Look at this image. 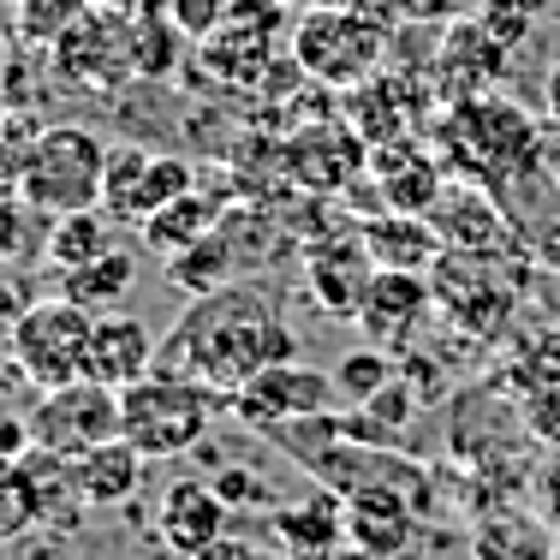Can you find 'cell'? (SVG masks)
<instances>
[{
	"label": "cell",
	"instance_id": "cell-42",
	"mask_svg": "<svg viewBox=\"0 0 560 560\" xmlns=\"http://www.w3.org/2000/svg\"><path fill=\"white\" fill-rule=\"evenodd\" d=\"M197 560H275V549H262V542L233 537V530H226V537H215V542H209V549L197 555Z\"/></svg>",
	"mask_w": 560,
	"mask_h": 560
},
{
	"label": "cell",
	"instance_id": "cell-27",
	"mask_svg": "<svg viewBox=\"0 0 560 560\" xmlns=\"http://www.w3.org/2000/svg\"><path fill=\"white\" fill-rule=\"evenodd\" d=\"M221 215H226V203H221V197L191 191V197H179V203H167L162 215H150V221H143V245H150V250H162V257L173 262L179 250H191L197 238H209V233H215Z\"/></svg>",
	"mask_w": 560,
	"mask_h": 560
},
{
	"label": "cell",
	"instance_id": "cell-36",
	"mask_svg": "<svg viewBox=\"0 0 560 560\" xmlns=\"http://www.w3.org/2000/svg\"><path fill=\"white\" fill-rule=\"evenodd\" d=\"M477 19H483V31L495 36V43H506V48H518L530 31H537V19H530L518 0H483V7H477Z\"/></svg>",
	"mask_w": 560,
	"mask_h": 560
},
{
	"label": "cell",
	"instance_id": "cell-44",
	"mask_svg": "<svg viewBox=\"0 0 560 560\" xmlns=\"http://www.w3.org/2000/svg\"><path fill=\"white\" fill-rule=\"evenodd\" d=\"M12 179H19V143H12V131L0 126V191H7Z\"/></svg>",
	"mask_w": 560,
	"mask_h": 560
},
{
	"label": "cell",
	"instance_id": "cell-22",
	"mask_svg": "<svg viewBox=\"0 0 560 560\" xmlns=\"http://www.w3.org/2000/svg\"><path fill=\"white\" fill-rule=\"evenodd\" d=\"M197 60H203V78H215L226 90H250L275 60V36L262 31H238V24H221L215 36L197 43Z\"/></svg>",
	"mask_w": 560,
	"mask_h": 560
},
{
	"label": "cell",
	"instance_id": "cell-28",
	"mask_svg": "<svg viewBox=\"0 0 560 560\" xmlns=\"http://www.w3.org/2000/svg\"><path fill=\"white\" fill-rule=\"evenodd\" d=\"M269 442L287 453L292 465H304V471L316 477L346 442H352V435H346V406H335V411H311V418L280 423V430H269Z\"/></svg>",
	"mask_w": 560,
	"mask_h": 560
},
{
	"label": "cell",
	"instance_id": "cell-4",
	"mask_svg": "<svg viewBox=\"0 0 560 560\" xmlns=\"http://www.w3.org/2000/svg\"><path fill=\"white\" fill-rule=\"evenodd\" d=\"M226 399L215 388L191 376H173V370H155L138 388L119 394V435L143 453V459H185L209 442V423Z\"/></svg>",
	"mask_w": 560,
	"mask_h": 560
},
{
	"label": "cell",
	"instance_id": "cell-9",
	"mask_svg": "<svg viewBox=\"0 0 560 560\" xmlns=\"http://www.w3.org/2000/svg\"><path fill=\"white\" fill-rule=\"evenodd\" d=\"M55 72H60V84L90 90V96L119 90L131 72H138L131 19H126V12H114V7H90L84 19H78L72 31L55 43Z\"/></svg>",
	"mask_w": 560,
	"mask_h": 560
},
{
	"label": "cell",
	"instance_id": "cell-38",
	"mask_svg": "<svg viewBox=\"0 0 560 560\" xmlns=\"http://www.w3.org/2000/svg\"><path fill=\"white\" fill-rule=\"evenodd\" d=\"M209 483H215V495L226 501V513H245V506H262V501H269V495H262L269 483H262V477L250 471V465H221V471L209 477Z\"/></svg>",
	"mask_w": 560,
	"mask_h": 560
},
{
	"label": "cell",
	"instance_id": "cell-23",
	"mask_svg": "<svg viewBox=\"0 0 560 560\" xmlns=\"http://www.w3.org/2000/svg\"><path fill=\"white\" fill-rule=\"evenodd\" d=\"M471 555L477 560H555L560 537L542 525V518L518 513V506H501V513H489L483 525H477Z\"/></svg>",
	"mask_w": 560,
	"mask_h": 560
},
{
	"label": "cell",
	"instance_id": "cell-25",
	"mask_svg": "<svg viewBox=\"0 0 560 560\" xmlns=\"http://www.w3.org/2000/svg\"><path fill=\"white\" fill-rule=\"evenodd\" d=\"M138 287V250H126V245H114V250H102L96 262H84V269H66L60 275V299H72V304H84V311H114L126 292Z\"/></svg>",
	"mask_w": 560,
	"mask_h": 560
},
{
	"label": "cell",
	"instance_id": "cell-37",
	"mask_svg": "<svg viewBox=\"0 0 560 560\" xmlns=\"http://www.w3.org/2000/svg\"><path fill=\"white\" fill-rule=\"evenodd\" d=\"M31 215H36V209L7 185V191H0V257H7V262H19L24 245H31Z\"/></svg>",
	"mask_w": 560,
	"mask_h": 560
},
{
	"label": "cell",
	"instance_id": "cell-33",
	"mask_svg": "<svg viewBox=\"0 0 560 560\" xmlns=\"http://www.w3.org/2000/svg\"><path fill=\"white\" fill-rule=\"evenodd\" d=\"M179 24L167 12L143 7L131 12V48H138V78H167L173 72V55H179Z\"/></svg>",
	"mask_w": 560,
	"mask_h": 560
},
{
	"label": "cell",
	"instance_id": "cell-2",
	"mask_svg": "<svg viewBox=\"0 0 560 560\" xmlns=\"http://www.w3.org/2000/svg\"><path fill=\"white\" fill-rule=\"evenodd\" d=\"M435 150L453 179H471L483 191L506 197L518 179L542 173V131L525 108H513L506 96H465L447 102L442 126H435Z\"/></svg>",
	"mask_w": 560,
	"mask_h": 560
},
{
	"label": "cell",
	"instance_id": "cell-1",
	"mask_svg": "<svg viewBox=\"0 0 560 560\" xmlns=\"http://www.w3.org/2000/svg\"><path fill=\"white\" fill-rule=\"evenodd\" d=\"M292 358H299V328L287 323L275 292L250 287V280L191 299V311L173 323V335H162V370L215 388L226 406L250 376L292 364Z\"/></svg>",
	"mask_w": 560,
	"mask_h": 560
},
{
	"label": "cell",
	"instance_id": "cell-21",
	"mask_svg": "<svg viewBox=\"0 0 560 560\" xmlns=\"http://www.w3.org/2000/svg\"><path fill=\"white\" fill-rule=\"evenodd\" d=\"M358 233H364L376 269H411V275H423V269H435V262H442V250H447L430 215H399V209H382V215L364 221Z\"/></svg>",
	"mask_w": 560,
	"mask_h": 560
},
{
	"label": "cell",
	"instance_id": "cell-29",
	"mask_svg": "<svg viewBox=\"0 0 560 560\" xmlns=\"http://www.w3.org/2000/svg\"><path fill=\"white\" fill-rule=\"evenodd\" d=\"M245 275V262H238V250L226 245V233L215 226L209 238H197L191 250H179V257L167 262V280L179 292H191V299H203V292H221V287H233V280Z\"/></svg>",
	"mask_w": 560,
	"mask_h": 560
},
{
	"label": "cell",
	"instance_id": "cell-5",
	"mask_svg": "<svg viewBox=\"0 0 560 560\" xmlns=\"http://www.w3.org/2000/svg\"><path fill=\"white\" fill-rule=\"evenodd\" d=\"M102 173H108V143L90 126H43L19 150L12 191L36 215H78V209H102Z\"/></svg>",
	"mask_w": 560,
	"mask_h": 560
},
{
	"label": "cell",
	"instance_id": "cell-24",
	"mask_svg": "<svg viewBox=\"0 0 560 560\" xmlns=\"http://www.w3.org/2000/svg\"><path fill=\"white\" fill-rule=\"evenodd\" d=\"M143 471H150V459H143L126 435H114L108 447H96V453L78 459V477H84V495H90L96 513H102V506H126L143 489Z\"/></svg>",
	"mask_w": 560,
	"mask_h": 560
},
{
	"label": "cell",
	"instance_id": "cell-13",
	"mask_svg": "<svg viewBox=\"0 0 560 560\" xmlns=\"http://www.w3.org/2000/svg\"><path fill=\"white\" fill-rule=\"evenodd\" d=\"M226 525H233V513H226L209 477H179L155 501V542L179 560H197L215 537H226Z\"/></svg>",
	"mask_w": 560,
	"mask_h": 560
},
{
	"label": "cell",
	"instance_id": "cell-48",
	"mask_svg": "<svg viewBox=\"0 0 560 560\" xmlns=\"http://www.w3.org/2000/svg\"><path fill=\"white\" fill-rule=\"evenodd\" d=\"M12 7H24V0H12Z\"/></svg>",
	"mask_w": 560,
	"mask_h": 560
},
{
	"label": "cell",
	"instance_id": "cell-7",
	"mask_svg": "<svg viewBox=\"0 0 560 560\" xmlns=\"http://www.w3.org/2000/svg\"><path fill=\"white\" fill-rule=\"evenodd\" d=\"M530 262H506V257H471V250H442L430 287H435V311L453 328H465L471 340H495L506 328V316L518 311V280Z\"/></svg>",
	"mask_w": 560,
	"mask_h": 560
},
{
	"label": "cell",
	"instance_id": "cell-6",
	"mask_svg": "<svg viewBox=\"0 0 560 560\" xmlns=\"http://www.w3.org/2000/svg\"><path fill=\"white\" fill-rule=\"evenodd\" d=\"M90 335H96V311L60 299V292H43V299L7 328L12 370H19L36 394L84 382L90 376Z\"/></svg>",
	"mask_w": 560,
	"mask_h": 560
},
{
	"label": "cell",
	"instance_id": "cell-47",
	"mask_svg": "<svg viewBox=\"0 0 560 560\" xmlns=\"http://www.w3.org/2000/svg\"><path fill=\"white\" fill-rule=\"evenodd\" d=\"M549 179H555V197H560V150L549 155Z\"/></svg>",
	"mask_w": 560,
	"mask_h": 560
},
{
	"label": "cell",
	"instance_id": "cell-30",
	"mask_svg": "<svg viewBox=\"0 0 560 560\" xmlns=\"http://www.w3.org/2000/svg\"><path fill=\"white\" fill-rule=\"evenodd\" d=\"M155 150H138V143H108V173H102V209L114 221H138V191L143 173H150Z\"/></svg>",
	"mask_w": 560,
	"mask_h": 560
},
{
	"label": "cell",
	"instance_id": "cell-3",
	"mask_svg": "<svg viewBox=\"0 0 560 560\" xmlns=\"http://www.w3.org/2000/svg\"><path fill=\"white\" fill-rule=\"evenodd\" d=\"M388 19L352 7V0H328V7H304L292 24V66L328 90H358L382 72L388 60Z\"/></svg>",
	"mask_w": 560,
	"mask_h": 560
},
{
	"label": "cell",
	"instance_id": "cell-16",
	"mask_svg": "<svg viewBox=\"0 0 560 560\" xmlns=\"http://www.w3.org/2000/svg\"><path fill=\"white\" fill-rule=\"evenodd\" d=\"M370 280H376V257H370L364 233H352V238H311V245H304V287H311V299L323 304V311L358 316Z\"/></svg>",
	"mask_w": 560,
	"mask_h": 560
},
{
	"label": "cell",
	"instance_id": "cell-35",
	"mask_svg": "<svg viewBox=\"0 0 560 560\" xmlns=\"http://www.w3.org/2000/svg\"><path fill=\"white\" fill-rule=\"evenodd\" d=\"M90 12V0H24L19 7V43L31 48H55L66 31Z\"/></svg>",
	"mask_w": 560,
	"mask_h": 560
},
{
	"label": "cell",
	"instance_id": "cell-40",
	"mask_svg": "<svg viewBox=\"0 0 560 560\" xmlns=\"http://www.w3.org/2000/svg\"><path fill=\"white\" fill-rule=\"evenodd\" d=\"M525 245H530V262H537V269H549V275H560V209L549 221H537L525 233Z\"/></svg>",
	"mask_w": 560,
	"mask_h": 560
},
{
	"label": "cell",
	"instance_id": "cell-31",
	"mask_svg": "<svg viewBox=\"0 0 560 560\" xmlns=\"http://www.w3.org/2000/svg\"><path fill=\"white\" fill-rule=\"evenodd\" d=\"M36 530V489H31V471L24 459L0 453V549L24 542Z\"/></svg>",
	"mask_w": 560,
	"mask_h": 560
},
{
	"label": "cell",
	"instance_id": "cell-20",
	"mask_svg": "<svg viewBox=\"0 0 560 560\" xmlns=\"http://www.w3.org/2000/svg\"><path fill=\"white\" fill-rule=\"evenodd\" d=\"M24 471H31V489H36V530H66L72 537L96 506L84 495V477H78V459L66 453H48V447H31L24 453Z\"/></svg>",
	"mask_w": 560,
	"mask_h": 560
},
{
	"label": "cell",
	"instance_id": "cell-12",
	"mask_svg": "<svg viewBox=\"0 0 560 560\" xmlns=\"http://www.w3.org/2000/svg\"><path fill=\"white\" fill-rule=\"evenodd\" d=\"M506 55L513 48L495 43V36L483 31V19H453L442 48H435V66H430V84L442 102H465V96H483L489 84H501L506 72Z\"/></svg>",
	"mask_w": 560,
	"mask_h": 560
},
{
	"label": "cell",
	"instance_id": "cell-34",
	"mask_svg": "<svg viewBox=\"0 0 560 560\" xmlns=\"http://www.w3.org/2000/svg\"><path fill=\"white\" fill-rule=\"evenodd\" d=\"M388 382H394V352H382V346H358V352H346L335 364L340 406H364V399H376Z\"/></svg>",
	"mask_w": 560,
	"mask_h": 560
},
{
	"label": "cell",
	"instance_id": "cell-46",
	"mask_svg": "<svg viewBox=\"0 0 560 560\" xmlns=\"http://www.w3.org/2000/svg\"><path fill=\"white\" fill-rule=\"evenodd\" d=\"M90 7H114V12H131L138 0H90Z\"/></svg>",
	"mask_w": 560,
	"mask_h": 560
},
{
	"label": "cell",
	"instance_id": "cell-43",
	"mask_svg": "<svg viewBox=\"0 0 560 560\" xmlns=\"http://www.w3.org/2000/svg\"><path fill=\"white\" fill-rule=\"evenodd\" d=\"M542 126H549L555 138H560V60L549 66V72H542Z\"/></svg>",
	"mask_w": 560,
	"mask_h": 560
},
{
	"label": "cell",
	"instance_id": "cell-17",
	"mask_svg": "<svg viewBox=\"0 0 560 560\" xmlns=\"http://www.w3.org/2000/svg\"><path fill=\"white\" fill-rule=\"evenodd\" d=\"M370 173L382 185V209H399V215H430L447 191V162L418 150L411 138H394L382 150H370Z\"/></svg>",
	"mask_w": 560,
	"mask_h": 560
},
{
	"label": "cell",
	"instance_id": "cell-15",
	"mask_svg": "<svg viewBox=\"0 0 560 560\" xmlns=\"http://www.w3.org/2000/svg\"><path fill=\"white\" fill-rule=\"evenodd\" d=\"M162 370V340L143 316H126V311H102L96 316V335H90V382L126 394L138 388L143 376Z\"/></svg>",
	"mask_w": 560,
	"mask_h": 560
},
{
	"label": "cell",
	"instance_id": "cell-45",
	"mask_svg": "<svg viewBox=\"0 0 560 560\" xmlns=\"http://www.w3.org/2000/svg\"><path fill=\"white\" fill-rule=\"evenodd\" d=\"M518 7H525V12H530V19H542V12H555V7H560V0H518Z\"/></svg>",
	"mask_w": 560,
	"mask_h": 560
},
{
	"label": "cell",
	"instance_id": "cell-8",
	"mask_svg": "<svg viewBox=\"0 0 560 560\" xmlns=\"http://www.w3.org/2000/svg\"><path fill=\"white\" fill-rule=\"evenodd\" d=\"M31 423V447L66 453V459H84V453L108 447L119 435V394L102 382H66V388L36 394V406L24 411Z\"/></svg>",
	"mask_w": 560,
	"mask_h": 560
},
{
	"label": "cell",
	"instance_id": "cell-32",
	"mask_svg": "<svg viewBox=\"0 0 560 560\" xmlns=\"http://www.w3.org/2000/svg\"><path fill=\"white\" fill-rule=\"evenodd\" d=\"M191 191H197V167L185 162V155L155 150L150 173H143V191H138V221H131V226H143L150 215H162L167 203H179V197H191Z\"/></svg>",
	"mask_w": 560,
	"mask_h": 560
},
{
	"label": "cell",
	"instance_id": "cell-26",
	"mask_svg": "<svg viewBox=\"0 0 560 560\" xmlns=\"http://www.w3.org/2000/svg\"><path fill=\"white\" fill-rule=\"evenodd\" d=\"M102 250H114V215L108 209H78V215H55L43 233V257L55 262V275L84 269Z\"/></svg>",
	"mask_w": 560,
	"mask_h": 560
},
{
	"label": "cell",
	"instance_id": "cell-10",
	"mask_svg": "<svg viewBox=\"0 0 560 560\" xmlns=\"http://www.w3.org/2000/svg\"><path fill=\"white\" fill-rule=\"evenodd\" d=\"M340 406V388H335V370H311V364H275L262 370V376H250L245 388L233 394V418L245 423V430L269 435L280 423L292 418H311V411H335Z\"/></svg>",
	"mask_w": 560,
	"mask_h": 560
},
{
	"label": "cell",
	"instance_id": "cell-19",
	"mask_svg": "<svg viewBox=\"0 0 560 560\" xmlns=\"http://www.w3.org/2000/svg\"><path fill=\"white\" fill-rule=\"evenodd\" d=\"M418 525H423L418 501L399 495V489L370 483V489H352V495H346V537H352L370 560L399 555V549L411 542V530H418Z\"/></svg>",
	"mask_w": 560,
	"mask_h": 560
},
{
	"label": "cell",
	"instance_id": "cell-14",
	"mask_svg": "<svg viewBox=\"0 0 560 560\" xmlns=\"http://www.w3.org/2000/svg\"><path fill=\"white\" fill-rule=\"evenodd\" d=\"M269 530L292 560H335L352 542L346 537V495H335L328 483L299 489L292 501L269 506Z\"/></svg>",
	"mask_w": 560,
	"mask_h": 560
},
{
	"label": "cell",
	"instance_id": "cell-41",
	"mask_svg": "<svg viewBox=\"0 0 560 560\" xmlns=\"http://www.w3.org/2000/svg\"><path fill=\"white\" fill-rule=\"evenodd\" d=\"M537 518L560 537V453L542 465V477H537Z\"/></svg>",
	"mask_w": 560,
	"mask_h": 560
},
{
	"label": "cell",
	"instance_id": "cell-11",
	"mask_svg": "<svg viewBox=\"0 0 560 560\" xmlns=\"http://www.w3.org/2000/svg\"><path fill=\"white\" fill-rule=\"evenodd\" d=\"M430 311H435V287L423 275H411V269H376V280H370V292H364V304H358L352 323L364 328L370 346H382V352L399 358V352H411V346H418Z\"/></svg>",
	"mask_w": 560,
	"mask_h": 560
},
{
	"label": "cell",
	"instance_id": "cell-18",
	"mask_svg": "<svg viewBox=\"0 0 560 560\" xmlns=\"http://www.w3.org/2000/svg\"><path fill=\"white\" fill-rule=\"evenodd\" d=\"M287 167L311 191H346L352 179L370 173V143L352 126H316V131L287 138Z\"/></svg>",
	"mask_w": 560,
	"mask_h": 560
},
{
	"label": "cell",
	"instance_id": "cell-39",
	"mask_svg": "<svg viewBox=\"0 0 560 560\" xmlns=\"http://www.w3.org/2000/svg\"><path fill=\"white\" fill-rule=\"evenodd\" d=\"M167 19L179 24L191 43H203V36H215L226 24V0H167Z\"/></svg>",
	"mask_w": 560,
	"mask_h": 560
}]
</instances>
